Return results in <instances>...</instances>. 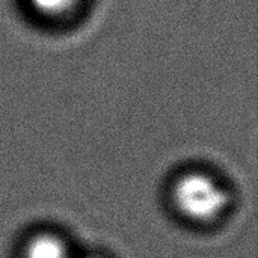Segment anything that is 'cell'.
Listing matches in <instances>:
<instances>
[{
    "instance_id": "cell-1",
    "label": "cell",
    "mask_w": 258,
    "mask_h": 258,
    "mask_svg": "<svg viewBox=\"0 0 258 258\" xmlns=\"http://www.w3.org/2000/svg\"><path fill=\"white\" fill-rule=\"evenodd\" d=\"M172 201L178 213L192 222H213L230 204V194L206 171H187L172 186Z\"/></svg>"
},
{
    "instance_id": "cell-2",
    "label": "cell",
    "mask_w": 258,
    "mask_h": 258,
    "mask_svg": "<svg viewBox=\"0 0 258 258\" xmlns=\"http://www.w3.org/2000/svg\"><path fill=\"white\" fill-rule=\"evenodd\" d=\"M91 0H20L26 15L47 29H67L86 14Z\"/></svg>"
},
{
    "instance_id": "cell-3",
    "label": "cell",
    "mask_w": 258,
    "mask_h": 258,
    "mask_svg": "<svg viewBox=\"0 0 258 258\" xmlns=\"http://www.w3.org/2000/svg\"><path fill=\"white\" fill-rule=\"evenodd\" d=\"M24 258H68V251L57 236L38 234L27 243Z\"/></svg>"
}]
</instances>
